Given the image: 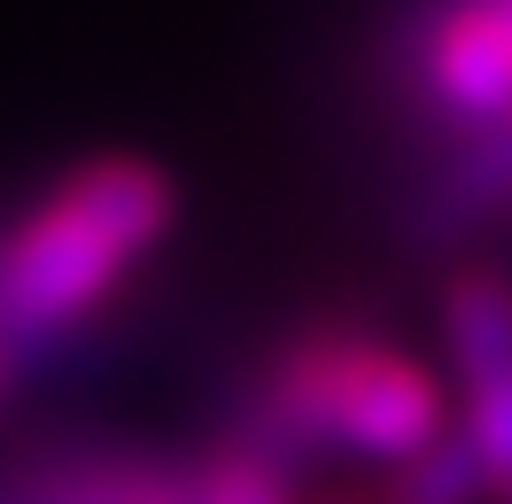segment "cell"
<instances>
[{
    "label": "cell",
    "mask_w": 512,
    "mask_h": 504,
    "mask_svg": "<svg viewBox=\"0 0 512 504\" xmlns=\"http://www.w3.org/2000/svg\"><path fill=\"white\" fill-rule=\"evenodd\" d=\"M404 86L450 140L512 117V0H412Z\"/></svg>",
    "instance_id": "obj_3"
},
{
    "label": "cell",
    "mask_w": 512,
    "mask_h": 504,
    "mask_svg": "<svg viewBox=\"0 0 512 504\" xmlns=\"http://www.w3.org/2000/svg\"><path fill=\"white\" fill-rule=\"evenodd\" d=\"M443 388L412 349L381 342L373 326L350 318H311L264 357L249 404L233 419V442L272 458V466L303 473L326 450L342 458H381L404 466L427 442H443Z\"/></svg>",
    "instance_id": "obj_2"
},
{
    "label": "cell",
    "mask_w": 512,
    "mask_h": 504,
    "mask_svg": "<svg viewBox=\"0 0 512 504\" xmlns=\"http://www.w3.org/2000/svg\"><path fill=\"white\" fill-rule=\"evenodd\" d=\"M179 225V179L156 156H86L0 225V349L55 357Z\"/></svg>",
    "instance_id": "obj_1"
},
{
    "label": "cell",
    "mask_w": 512,
    "mask_h": 504,
    "mask_svg": "<svg viewBox=\"0 0 512 504\" xmlns=\"http://www.w3.org/2000/svg\"><path fill=\"white\" fill-rule=\"evenodd\" d=\"M194 481H202V504H295L288 473L272 466V458H256V450H241L233 435L194 466Z\"/></svg>",
    "instance_id": "obj_8"
},
{
    "label": "cell",
    "mask_w": 512,
    "mask_h": 504,
    "mask_svg": "<svg viewBox=\"0 0 512 504\" xmlns=\"http://www.w3.org/2000/svg\"><path fill=\"white\" fill-rule=\"evenodd\" d=\"M505 210H512V117H497V125L458 132L435 156V171L412 194V233L419 241H458V233L505 218Z\"/></svg>",
    "instance_id": "obj_6"
},
{
    "label": "cell",
    "mask_w": 512,
    "mask_h": 504,
    "mask_svg": "<svg viewBox=\"0 0 512 504\" xmlns=\"http://www.w3.org/2000/svg\"><path fill=\"white\" fill-rule=\"evenodd\" d=\"M443 342L466 388V427L489 504H512V280L505 272H450Z\"/></svg>",
    "instance_id": "obj_4"
},
{
    "label": "cell",
    "mask_w": 512,
    "mask_h": 504,
    "mask_svg": "<svg viewBox=\"0 0 512 504\" xmlns=\"http://www.w3.org/2000/svg\"><path fill=\"white\" fill-rule=\"evenodd\" d=\"M8 373H16V357H8V349H0V396H8Z\"/></svg>",
    "instance_id": "obj_9"
},
{
    "label": "cell",
    "mask_w": 512,
    "mask_h": 504,
    "mask_svg": "<svg viewBox=\"0 0 512 504\" xmlns=\"http://www.w3.org/2000/svg\"><path fill=\"white\" fill-rule=\"evenodd\" d=\"M481 497H489V489H481V466H474V442L466 435L427 442V450L404 458L396 481H388V504H481Z\"/></svg>",
    "instance_id": "obj_7"
},
{
    "label": "cell",
    "mask_w": 512,
    "mask_h": 504,
    "mask_svg": "<svg viewBox=\"0 0 512 504\" xmlns=\"http://www.w3.org/2000/svg\"><path fill=\"white\" fill-rule=\"evenodd\" d=\"M326 504H350V497H326Z\"/></svg>",
    "instance_id": "obj_10"
},
{
    "label": "cell",
    "mask_w": 512,
    "mask_h": 504,
    "mask_svg": "<svg viewBox=\"0 0 512 504\" xmlns=\"http://www.w3.org/2000/svg\"><path fill=\"white\" fill-rule=\"evenodd\" d=\"M0 504H202V481L125 442H47L0 466Z\"/></svg>",
    "instance_id": "obj_5"
}]
</instances>
